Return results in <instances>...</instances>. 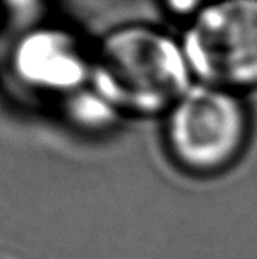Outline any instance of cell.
I'll list each match as a JSON object with an SVG mask.
<instances>
[{
	"instance_id": "277c9868",
	"label": "cell",
	"mask_w": 257,
	"mask_h": 259,
	"mask_svg": "<svg viewBox=\"0 0 257 259\" xmlns=\"http://www.w3.org/2000/svg\"><path fill=\"white\" fill-rule=\"evenodd\" d=\"M15 77L35 91L77 94L90 79L92 61L72 33L63 28L33 30L15 46Z\"/></svg>"
},
{
	"instance_id": "7a4b0ae2",
	"label": "cell",
	"mask_w": 257,
	"mask_h": 259,
	"mask_svg": "<svg viewBox=\"0 0 257 259\" xmlns=\"http://www.w3.org/2000/svg\"><path fill=\"white\" fill-rule=\"evenodd\" d=\"M249 136V115L233 91L190 87L169 110L166 143L172 159L192 174H216L239 158Z\"/></svg>"
},
{
	"instance_id": "6da1fadb",
	"label": "cell",
	"mask_w": 257,
	"mask_h": 259,
	"mask_svg": "<svg viewBox=\"0 0 257 259\" xmlns=\"http://www.w3.org/2000/svg\"><path fill=\"white\" fill-rule=\"evenodd\" d=\"M184 48L158 30L123 26L107 35L92 61L90 82L115 112H169L188 89Z\"/></svg>"
},
{
	"instance_id": "3957f363",
	"label": "cell",
	"mask_w": 257,
	"mask_h": 259,
	"mask_svg": "<svg viewBox=\"0 0 257 259\" xmlns=\"http://www.w3.org/2000/svg\"><path fill=\"white\" fill-rule=\"evenodd\" d=\"M190 71L203 84L226 89L257 85V0L203 7L184 36Z\"/></svg>"
}]
</instances>
